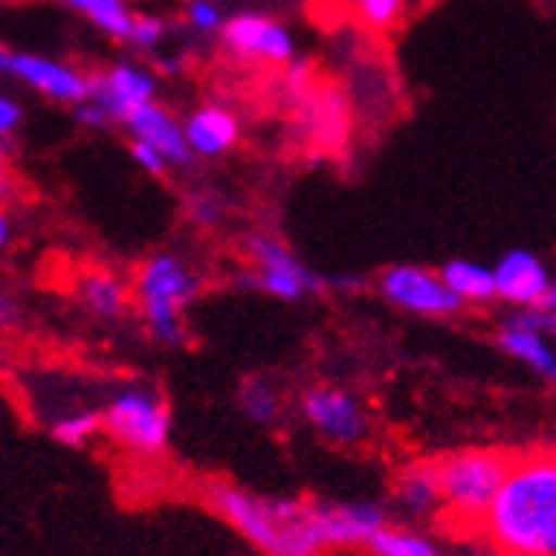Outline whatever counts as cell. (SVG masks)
Returning <instances> with one entry per match:
<instances>
[{
    "label": "cell",
    "instance_id": "31",
    "mask_svg": "<svg viewBox=\"0 0 556 556\" xmlns=\"http://www.w3.org/2000/svg\"><path fill=\"white\" fill-rule=\"evenodd\" d=\"M180 71H184V58H174V54H161L157 58V74L161 77H174Z\"/></svg>",
    "mask_w": 556,
    "mask_h": 556
},
{
    "label": "cell",
    "instance_id": "3",
    "mask_svg": "<svg viewBox=\"0 0 556 556\" xmlns=\"http://www.w3.org/2000/svg\"><path fill=\"white\" fill-rule=\"evenodd\" d=\"M204 277L177 250H157L134 274V307L161 346L187 343V311L200 296Z\"/></svg>",
    "mask_w": 556,
    "mask_h": 556
},
{
    "label": "cell",
    "instance_id": "24",
    "mask_svg": "<svg viewBox=\"0 0 556 556\" xmlns=\"http://www.w3.org/2000/svg\"><path fill=\"white\" fill-rule=\"evenodd\" d=\"M184 24L200 37H211V34H224L227 17L217 8V0H187V4H184Z\"/></svg>",
    "mask_w": 556,
    "mask_h": 556
},
{
    "label": "cell",
    "instance_id": "23",
    "mask_svg": "<svg viewBox=\"0 0 556 556\" xmlns=\"http://www.w3.org/2000/svg\"><path fill=\"white\" fill-rule=\"evenodd\" d=\"M100 430H104V414L97 410H67L50 420V433L64 446H87Z\"/></svg>",
    "mask_w": 556,
    "mask_h": 556
},
{
    "label": "cell",
    "instance_id": "33",
    "mask_svg": "<svg viewBox=\"0 0 556 556\" xmlns=\"http://www.w3.org/2000/svg\"><path fill=\"white\" fill-rule=\"evenodd\" d=\"M540 311H546V314L556 317V274H553V283H549V290H546V296L540 303Z\"/></svg>",
    "mask_w": 556,
    "mask_h": 556
},
{
    "label": "cell",
    "instance_id": "30",
    "mask_svg": "<svg viewBox=\"0 0 556 556\" xmlns=\"http://www.w3.org/2000/svg\"><path fill=\"white\" fill-rule=\"evenodd\" d=\"M74 111V121L84 127V130H104V127H111L114 121L104 114V108H97L93 100H80L77 108H71Z\"/></svg>",
    "mask_w": 556,
    "mask_h": 556
},
{
    "label": "cell",
    "instance_id": "25",
    "mask_svg": "<svg viewBox=\"0 0 556 556\" xmlns=\"http://www.w3.org/2000/svg\"><path fill=\"white\" fill-rule=\"evenodd\" d=\"M167 21L161 14H137L134 21V34H130V47L134 50H143V54H157L161 43L167 40Z\"/></svg>",
    "mask_w": 556,
    "mask_h": 556
},
{
    "label": "cell",
    "instance_id": "9",
    "mask_svg": "<svg viewBox=\"0 0 556 556\" xmlns=\"http://www.w3.org/2000/svg\"><path fill=\"white\" fill-rule=\"evenodd\" d=\"M157 87H161L157 67H147L137 58H124V61L108 64L104 71L90 74L87 100H93L97 108H104V114L124 127L143 104L157 100Z\"/></svg>",
    "mask_w": 556,
    "mask_h": 556
},
{
    "label": "cell",
    "instance_id": "21",
    "mask_svg": "<svg viewBox=\"0 0 556 556\" xmlns=\"http://www.w3.org/2000/svg\"><path fill=\"white\" fill-rule=\"evenodd\" d=\"M280 390L267 377H250L240 387V410L254 424H274L280 417Z\"/></svg>",
    "mask_w": 556,
    "mask_h": 556
},
{
    "label": "cell",
    "instance_id": "1",
    "mask_svg": "<svg viewBox=\"0 0 556 556\" xmlns=\"http://www.w3.org/2000/svg\"><path fill=\"white\" fill-rule=\"evenodd\" d=\"M480 530L503 556H556V453L514 460Z\"/></svg>",
    "mask_w": 556,
    "mask_h": 556
},
{
    "label": "cell",
    "instance_id": "27",
    "mask_svg": "<svg viewBox=\"0 0 556 556\" xmlns=\"http://www.w3.org/2000/svg\"><path fill=\"white\" fill-rule=\"evenodd\" d=\"M24 117H27V111L21 104V97H14L11 90L0 93V140H4V150L11 147V140L24 127Z\"/></svg>",
    "mask_w": 556,
    "mask_h": 556
},
{
    "label": "cell",
    "instance_id": "13",
    "mask_svg": "<svg viewBox=\"0 0 556 556\" xmlns=\"http://www.w3.org/2000/svg\"><path fill=\"white\" fill-rule=\"evenodd\" d=\"M320 533L327 549L330 546H370L387 527V510L370 500H350V503H317Z\"/></svg>",
    "mask_w": 556,
    "mask_h": 556
},
{
    "label": "cell",
    "instance_id": "20",
    "mask_svg": "<svg viewBox=\"0 0 556 556\" xmlns=\"http://www.w3.org/2000/svg\"><path fill=\"white\" fill-rule=\"evenodd\" d=\"M446 287L460 296V303H490L496 300V277L493 267L480 264V261H450L443 270Z\"/></svg>",
    "mask_w": 556,
    "mask_h": 556
},
{
    "label": "cell",
    "instance_id": "2",
    "mask_svg": "<svg viewBox=\"0 0 556 556\" xmlns=\"http://www.w3.org/2000/svg\"><path fill=\"white\" fill-rule=\"evenodd\" d=\"M211 507L264 556H320L327 549L317 503L261 496L233 483L207 486Z\"/></svg>",
    "mask_w": 556,
    "mask_h": 556
},
{
    "label": "cell",
    "instance_id": "12",
    "mask_svg": "<svg viewBox=\"0 0 556 556\" xmlns=\"http://www.w3.org/2000/svg\"><path fill=\"white\" fill-rule=\"evenodd\" d=\"M549 330H553V314L540 307L517 311L500 327V350L507 353V357L520 361L536 377L556 380V343Z\"/></svg>",
    "mask_w": 556,
    "mask_h": 556
},
{
    "label": "cell",
    "instance_id": "10",
    "mask_svg": "<svg viewBox=\"0 0 556 556\" xmlns=\"http://www.w3.org/2000/svg\"><path fill=\"white\" fill-rule=\"evenodd\" d=\"M300 414L320 437L340 446H357L370 437L364 403L340 387H311L300 396Z\"/></svg>",
    "mask_w": 556,
    "mask_h": 556
},
{
    "label": "cell",
    "instance_id": "16",
    "mask_svg": "<svg viewBox=\"0 0 556 556\" xmlns=\"http://www.w3.org/2000/svg\"><path fill=\"white\" fill-rule=\"evenodd\" d=\"M74 296L97 320H121L134 307V283L111 267H87L74 280Z\"/></svg>",
    "mask_w": 556,
    "mask_h": 556
},
{
    "label": "cell",
    "instance_id": "7",
    "mask_svg": "<svg viewBox=\"0 0 556 556\" xmlns=\"http://www.w3.org/2000/svg\"><path fill=\"white\" fill-rule=\"evenodd\" d=\"M243 254L250 261V270H254L250 287L264 290L274 300L293 303L320 290V280L300 264V257L283 240L270 233H250L243 240Z\"/></svg>",
    "mask_w": 556,
    "mask_h": 556
},
{
    "label": "cell",
    "instance_id": "5",
    "mask_svg": "<svg viewBox=\"0 0 556 556\" xmlns=\"http://www.w3.org/2000/svg\"><path fill=\"white\" fill-rule=\"evenodd\" d=\"M104 414V433L140 457H157L170 440V410L164 396L147 383H124L111 393Z\"/></svg>",
    "mask_w": 556,
    "mask_h": 556
},
{
    "label": "cell",
    "instance_id": "11",
    "mask_svg": "<svg viewBox=\"0 0 556 556\" xmlns=\"http://www.w3.org/2000/svg\"><path fill=\"white\" fill-rule=\"evenodd\" d=\"M224 47L233 58L250 64L287 67L296 61V37L287 24L267 14H237L224 27Z\"/></svg>",
    "mask_w": 556,
    "mask_h": 556
},
{
    "label": "cell",
    "instance_id": "18",
    "mask_svg": "<svg viewBox=\"0 0 556 556\" xmlns=\"http://www.w3.org/2000/svg\"><path fill=\"white\" fill-rule=\"evenodd\" d=\"M393 500L403 514L410 517H433L443 510V490L437 464H410L393 480Z\"/></svg>",
    "mask_w": 556,
    "mask_h": 556
},
{
    "label": "cell",
    "instance_id": "26",
    "mask_svg": "<svg viewBox=\"0 0 556 556\" xmlns=\"http://www.w3.org/2000/svg\"><path fill=\"white\" fill-rule=\"evenodd\" d=\"M357 8L361 21H367L370 27H393L403 17V8L407 0H350Z\"/></svg>",
    "mask_w": 556,
    "mask_h": 556
},
{
    "label": "cell",
    "instance_id": "32",
    "mask_svg": "<svg viewBox=\"0 0 556 556\" xmlns=\"http://www.w3.org/2000/svg\"><path fill=\"white\" fill-rule=\"evenodd\" d=\"M14 243V227H11V214L0 217V247H11Z\"/></svg>",
    "mask_w": 556,
    "mask_h": 556
},
{
    "label": "cell",
    "instance_id": "6",
    "mask_svg": "<svg viewBox=\"0 0 556 556\" xmlns=\"http://www.w3.org/2000/svg\"><path fill=\"white\" fill-rule=\"evenodd\" d=\"M0 74L21 84L24 90L50 100V104H64V108H77L90 93V74H84L77 64L37 54V50L4 47V54H0Z\"/></svg>",
    "mask_w": 556,
    "mask_h": 556
},
{
    "label": "cell",
    "instance_id": "34",
    "mask_svg": "<svg viewBox=\"0 0 556 556\" xmlns=\"http://www.w3.org/2000/svg\"><path fill=\"white\" fill-rule=\"evenodd\" d=\"M549 337H553V343H556V317H553V330H549Z\"/></svg>",
    "mask_w": 556,
    "mask_h": 556
},
{
    "label": "cell",
    "instance_id": "15",
    "mask_svg": "<svg viewBox=\"0 0 556 556\" xmlns=\"http://www.w3.org/2000/svg\"><path fill=\"white\" fill-rule=\"evenodd\" d=\"M493 277H496V300L510 303L514 311H530L540 307L553 274L549 267L530 254V250H510L493 264Z\"/></svg>",
    "mask_w": 556,
    "mask_h": 556
},
{
    "label": "cell",
    "instance_id": "28",
    "mask_svg": "<svg viewBox=\"0 0 556 556\" xmlns=\"http://www.w3.org/2000/svg\"><path fill=\"white\" fill-rule=\"evenodd\" d=\"M187 214H190V220L200 224V227H217L220 217H224V204H220V200H217L214 193H197V197H190Z\"/></svg>",
    "mask_w": 556,
    "mask_h": 556
},
{
    "label": "cell",
    "instance_id": "8",
    "mask_svg": "<svg viewBox=\"0 0 556 556\" xmlns=\"http://www.w3.org/2000/svg\"><path fill=\"white\" fill-rule=\"evenodd\" d=\"M377 287H380V296L387 303H393V307L407 311L414 317L443 320V317H453V314L464 307L460 296L446 287L443 274L427 270V267H417V264L387 267L380 274Z\"/></svg>",
    "mask_w": 556,
    "mask_h": 556
},
{
    "label": "cell",
    "instance_id": "22",
    "mask_svg": "<svg viewBox=\"0 0 556 556\" xmlns=\"http://www.w3.org/2000/svg\"><path fill=\"white\" fill-rule=\"evenodd\" d=\"M374 556H443L440 546L407 527H387L374 543H370Z\"/></svg>",
    "mask_w": 556,
    "mask_h": 556
},
{
    "label": "cell",
    "instance_id": "29",
    "mask_svg": "<svg viewBox=\"0 0 556 556\" xmlns=\"http://www.w3.org/2000/svg\"><path fill=\"white\" fill-rule=\"evenodd\" d=\"M130 157H134V164L143 170V174H150V177H167L174 167L167 164V157L161 154V150H154V147H147V143H140V140H130Z\"/></svg>",
    "mask_w": 556,
    "mask_h": 556
},
{
    "label": "cell",
    "instance_id": "4",
    "mask_svg": "<svg viewBox=\"0 0 556 556\" xmlns=\"http://www.w3.org/2000/svg\"><path fill=\"white\" fill-rule=\"evenodd\" d=\"M514 457L503 450H460L437 460L443 514L464 527H480L503 480L510 477Z\"/></svg>",
    "mask_w": 556,
    "mask_h": 556
},
{
    "label": "cell",
    "instance_id": "19",
    "mask_svg": "<svg viewBox=\"0 0 556 556\" xmlns=\"http://www.w3.org/2000/svg\"><path fill=\"white\" fill-rule=\"evenodd\" d=\"M67 11L80 14L84 21H90L100 34H108L114 40H130L134 34V21L137 11L127 4V0H58Z\"/></svg>",
    "mask_w": 556,
    "mask_h": 556
},
{
    "label": "cell",
    "instance_id": "17",
    "mask_svg": "<svg viewBox=\"0 0 556 556\" xmlns=\"http://www.w3.org/2000/svg\"><path fill=\"white\" fill-rule=\"evenodd\" d=\"M187 127V143L197 161H217L237 147L240 140V121L233 111L220 104H204L184 121Z\"/></svg>",
    "mask_w": 556,
    "mask_h": 556
},
{
    "label": "cell",
    "instance_id": "14",
    "mask_svg": "<svg viewBox=\"0 0 556 556\" xmlns=\"http://www.w3.org/2000/svg\"><path fill=\"white\" fill-rule=\"evenodd\" d=\"M124 130H127L130 140H140V143H147V147L161 150V154L167 157V164H170L174 170H187V167L197 161V157H193V150H190V143H187V127H184V121H180L170 108H164L161 100H150V104H143V108L124 124Z\"/></svg>",
    "mask_w": 556,
    "mask_h": 556
}]
</instances>
